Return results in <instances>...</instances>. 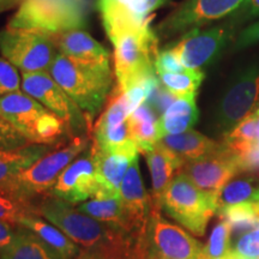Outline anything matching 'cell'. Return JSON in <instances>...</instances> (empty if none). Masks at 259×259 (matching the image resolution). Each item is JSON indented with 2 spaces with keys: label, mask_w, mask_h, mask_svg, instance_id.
I'll return each instance as SVG.
<instances>
[{
  "label": "cell",
  "mask_w": 259,
  "mask_h": 259,
  "mask_svg": "<svg viewBox=\"0 0 259 259\" xmlns=\"http://www.w3.org/2000/svg\"><path fill=\"white\" fill-rule=\"evenodd\" d=\"M259 101V65L241 70L223 93L215 111V126L223 136L251 114Z\"/></svg>",
  "instance_id": "obj_8"
},
{
  "label": "cell",
  "mask_w": 259,
  "mask_h": 259,
  "mask_svg": "<svg viewBox=\"0 0 259 259\" xmlns=\"http://www.w3.org/2000/svg\"><path fill=\"white\" fill-rule=\"evenodd\" d=\"M95 158L99 191L94 199L120 198V185L131 162L138 156L127 154L109 153L92 143Z\"/></svg>",
  "instance_id": "obj_18"
},
{
  "label": "cell",
  "mask_w": 259,
  "mask_h": 259,
  "mask_svg": "<svg viewBox=\"0 0 259 259\" xmlns=\"http://www.w3.org/2000/svg\"><path fill=\"white\" fill-rule=\"evenodd\" d=\"M32 143L28 141L14 126L0 118V150L12 151L24 148Z\"/></svg>",
  "instance_id": "obj_35"
},
{
  "label": "cell",
  "mask_w": 259,
  "mask_h": 259,
  "mask_svg": "<svg viewBox=\"0 0 259 259\" xmlns=\"http://www.w3.org/2000/svg\"><path fill=\"white\" fill-rule=\"evenodd\" d=\"M259 185L253 179L231 181L218 194V211L239 204H258Z\"/></svg>",
  "instance_id": "obj_28"
},
{
  "label": "cell",
  "mask_w": 259,
  "mask_h": 259,
  "mask_svg": "<svg viewBox=\"0 0 259 259\" xmlns=\"http://www.w3.org/2000/svg\"><path fill=\"white\" fill-rule=\"evenodd\" d=\"M21 77L22 90L48 111L63 119L71 131L82 132L90 127L92 122L84 112L47 71L21 72Z\"/></svg>",
  "instance_id": "obj_10"
},
{
  "label": "cell",
  "mask_w": 259,
  "mask_h": 259,
  "mask_svg": "<svg viewBox=\"0 0 259 259\" xmlns=\"http://www.w3.org/2000/svg\"><path fill=\"white\" fill-rule=\"evenodd\" d=\"M254 112L257 113V114H259V101L257 103V107H255V108H254Z\"/></svg>",
  "instance_id": "obj_44"
},
{
  "label": "cell",
  "mask_w": 259,
  "mask_h": 259,
  "mask_svg": "<svg viewBox=\"0 0 259 259\" xmlns=\"http://www.w3.org/2000/svg\"><path fill=\"white\" fill-rule=\"evenodd\" d=\"M28 215H40L37 205L21 202V200L0 193V220L2 221L18 226L19 221Z\"/></svg>",
  "instance_id": "obj_32"
},
{
  "label": "cell",
  "mask_w": 259,
  "mask_h": 259,
  "mask_svg": "<svg viewBox=\"0 0 259 259\" xmlns=\"http://www.w3.org/2000/svg\"><path fill=\"white\" fill-rule=\"evenodd\" d=\"M231 253L238 259L259 258V226L253 231L242 234L235 241Z\"/></svg>",
  "instance_id": "obj_33"
},
{
  "label": "cell",
  "mask_w": 259,
  "mask_h": 259,
  "mask_svg": "<svg viewBox=\"0 0 259 259\" xmlns=\"http://www.w3.org/2000/svg\"><path fill=\"white\" fill-rule=\"evenodd\" d=\"M231 229L221 220L213 227L208 244L204 246L202 259H226L232 251Z\"/></svg>",
  "instance_id": "obj_31"
},
{
  "label": "cell",
  "mask_w": 259,
  "mask_h": 259,
  "mask_svg": "<svg viewBox=\"0 0 259 259\" xmlns=\"http://www.w3.org/2000/svg\"><path fill=\"white\" fill-rule=\"evenodd\" d=\"M130 108L126 97L118 88L107 100L101 116L93 128V142L109 153L138 156L139 150L134 141L128 124Z\"/></svg>",
  "instance_id": "obj_9"
},
{
  "label": "cell",
  "mask_w": 259,
  "mask_h": 259,
  "mask_svg": "<svg viewBox=\"0 0 259 259\" xmlns=\"http://www.w3.org/2000/svg\"><path fill=\"white\" fill-rule=\"evenodd\" d=\"M47 112L40 102L21 90L0 97V118L14 126L30 143L38 120Z\"/></svg>",
  "instance_id": "obj_17"
},
{
  "label": "cell",
  "mask_w": 259,
  "mask_h": 259,
  "mask_svg": "<svg viewBox=\"0 0 259 259\" xmlns=\"http://www.w3.org/2000/svg\"><path fill=\"white\" fill-rule=\"evenodd\" d=\"M223 144V143H222ZM240 171L236 156L223 144L221 150L196 161L187 162L179 173L204 192L218 197L223 187Z\"/></svg>",
  "instance_id": "obj_15"
},
{
  "label": "cell",
  "mask_w": 259,
  "mask_h": 259,
  "mask_svg": "<svg viewBox=\"0 0 259 259\" xmlns=\"http://www.w3.org/2000/svg\"><path fill=\"white\" fill-rule=\"evenodd\" d=\"M76 259H151L145 236L141 239L122 235L107 244L82 248Z\"/></svg>",
  "instance_id": "obj_24"
},
{
  "label": "cell",
  "mask_w": 259,
  "mask_h": 259,
  "mask_svg": "<svg viewBox=\"0 0 259 259\" xmlns=\"http://www.w3.org/2000/svg\"><path fill=\"white\" fill-rule=\"evenodd\" d=\"M151 174V212H160L161 200L164 191L179 173L184 166V162L169 149L164 147L161 142L155 145L151 150L143 154Z\"/></svg>",
  "instance_id": "obj_19"
},
{
  "label": "cell",
  "mask_w": 259,
  "mask_h": 259,
  "mask_svg": "<svg viewBox=\"0 0 259 259\" xmlns=\"http://www.w3.org/2000/svg\"><path fill=\"white\" fill-rule=\"evenodd\" d=\"M160 142L174 155H177L184 164L218 153L223 147L222 142L220 143L213 141L193 130L184 134L166 136Z\"/></svg>",
  "instance_id": "obj_22"
},
{
  "label": "cell",
  "mask_w": 259,
  "mask_h": 259,
  "mask_svg": "<svg viewBox=\"0 0 259 259\" xmlns=\"http://www.w3.org/2000/svg\"><path fill=\"white\" fill-rule=\"evenodd\" d=\"M99 180L92 144L87 153L73 160L65 168L52 187L50 194L76 205L89 198H95Z\"/></svg>",
  "instance_id": "obj_14"
},
{
  "label": "cell",
  "mask_w": 259,
  "mask_h": 259,
  "mask_svg": "<svg viewBox=\"0 0 259 259\" xmlns=\"http://www.w3.org/2000/svg\"><path fill=\"white\" fill-rule=\"evenodd\" d=\"M161 87L176 97L197 95L204 79L202 70L186 69L176 73H156Z\"/></svg>",
  "instance_id": "obj_29"
},
{
  "label": "cell",
  "mask_w": 259,
  "mask_h": 259,
  "mask_svg": "<svg viewBox=\"0 0 259 259\" xmlns=\"http://www.w3.org/2000/svg\"><path fill=\"white\" fill-rule=\"evenodd\" d=\"M161 209L192 234L203 236L210 219L218 213V197L204 192L185 174L178 173L162 196Z\"/></svg>",
  "instance_id": "obj_5"
},
{
  "label": "cell",
  "mask_w": 259,
  "mask_h": 259,
  "mask_svg": "<svg viewBox=\"0 0 259 259\" xmlns=\"http://www.w3.org/2000/svg\"><path fill=\"white\" fill-rule=\"evenodd\" d=\"M218 215L229 226L233 235L245 234L259 226L255 204H239L218 211Z\"/></svg>",
  "instance_id": "obj_30"
},
{
  "label": "cell",
  "mask_w": 259,
  "mask_h": 259,
  "mask_svg": "<svg viewBox=\"0 0 259 259\" xmlns=\"http://www.w3.org/2000/svg\"><path fill=\"white\" fill-rule=\"evenodd\" d=\"M245 0H185L156 28L158 38L186 34L233 15Z\"/></svg>",
  "instance_id": "obj_11"
},
{
  "label": "cell",
  "mask_w": 259,
  "mask_h": 259,
  "mask_svg": "<svg viewBox=\"0 0 259 259\" xmlns=\"http://www.w3.org/2000/svg\"><path fill=\"white\" fill-rule=\"evenodd\" d=\"M89 9L77 0H22L9 27L29 29L54 40L65 31L85 27Z\"/></svg>",
  "instance_id": "obj_4"
},
{
  "label": "cell",
  "mask_w": 259,
  "mask_h": 259,
  "mask_svg": "<svg viewBox=\"0 0 259 259\" xmlns=\"http://www.w3.org/2000/svg\"><path fill=\"white\" fill-rule=\"evenodd\" d=\"M255 208H257V213H258V218H259V203L255 204Z\"/></svg>",
  "instance_id": "obj_45"
},
{
  "label": "cell",
  "mask_w": 259,
  "mask_h": 259,
  "mask_svg": "<svg viewBox=\"0 0 259 259\" xmlns=\"http://www.w3.org/2000/svg\"><path fill=\"white\" fill-rule=\"evenodd\" d=\"M158 118L157 112L148 102L130 114V130L139 153L144 154L151 150L161 141L158 135Z\"/></svg>",
  "instance_id": "obj_26"
},
{
  "label": "cell",
  "mask_w": 259,
  "mask_h": 259,
  "mask_svg": "<svg viewBox=\"0 0 259 259\" xmlns=\"http://www.w3.org/2000/svg\"><path fill=\"white\" fill-rule=\"evenodd\" d=\"M0 259H64L34 233L17 226L14 241L0 250Z\"/></svg>",
  "instance_id": "obj_27"
},
{
  "label": "cell",
  "mask_w": 259,
  "mask_h": 259,
  "mask_svg": "<svg viewBox=\"0 0 259 259\" xmlns=\"http://www.w3.org/2000/svg\"><path fill=\"white\" fill-rule=\"evenodd\" d=\"M16 233H17V226L0 220V250L5 248L14 241Z\"/></svg>",
  "instance_id": "obj_40"
},
{
  "label": "cell",
  "mask_w": 259,
  "mask_h": 259,
  "mask_svg": "<svg viewBox=\"0 0 259 259\" xmlns=\"http://www.w3.org/2000/svg\"><path fill=\"white\" fill-rule=\"evenodd\" d=\"M27 147H28V145H27ZM24 148L17 149V150H12V151H2V150H0V163H3V162H6V161H11V160H14V158L18 157L19 155L23 153Z\"/></svg>",
  "instance_id": "obj_41"
},
{
  "label": "cell",
  "mask_w": 259,
  "mask_h": 259,
  "mask_svg": "<svg viewBox=\"0 0 259 259\" xmlns=\"http://www.w3.org/2000/svg\"><path fill=\"white\" fill-rule=\"evenodd\" d=\"M151 259H154V258H151Z\"/></svg>",
  "instance_id": "obj_46"
},
{
  "label": "cell",
  "mask_w": 259,
  "mask_h": 259,
  "mask_svg": "<svg viewBox=\"0 0 259 259\" xmlns=\"http://www.w3.org/2000/svg\"><path fill=\"white\" fill-rule=\"evenodd\" d=\"M48 73L77 103L90 122L111 95L113 85L111 65L82 63L58 52Z\"/></svg>",
  "instance_id": "obj_1"
},
{
  "label": "cell",
  "mask_w": 259,
  "mask_h": 259,
  "mask_svg": "<svg viewBox=\"0 0 259 259\" xmlns=\"http://www.w3.org/2000/svg\"><path fill=\"white\" fill-rule=\"evenodd\" d=\"M236 27L231 22L210 29H196L184 35L173 51L185 69L202 70L218 60L235 35Z\"/></svg>",
  "instance_id": "obj_12"
},
{
  "label": "cell",
  "mask_w": 259,
  "mask_h": 259,
  "mask_svg": "<svg viewBox=\"0 0 259 259\" xmlns=\"http://www.w3.org/2000/svg\"><path fill=\"white\" fill-rule=\"evenodd\" d=\"M59 53L82 63L111 65V54L84 29H72L54 38Z\"/></svg>",
  "instance_id": "obj_20"
},
{
  "label": "cell",
  "mask_w": 259,
  "mask_h": 259,
  "mask_svg": "<svg viewBox=\"0 0 259 259\" xmlns=\"http://www.w3.org/2000/svg\"><path fill=\"white\" fill-rule=\"evenodd\" d=\"M109 40L114 46L116 88L121 93L141 80L156 76L158 37L150 23L116 32Z\"/></svg>",
  "instance_id": "obj_3"
},
{
  "label": "cell",
  "mask_w": 259,
  "mask_h": 259,
  "mask_svg": "<svg viewBox=\"0 0 259 259\" xmlns=\"http://www.w3.org/2000/svg\"><path fill=\"white\" fill-rule=\"evenodd\" d=\"M77 2L82 3V4L89 6V8H90V6H92V0H77Z\"/></svg>",
  "instance_id": "obj_43"
},
{
  "label": "cell",
  "mask_w": 259,
  "mask_h": 259,
  "mask_svg": "<svg viewBox=\"0 0 259 259\" xmlns=\"http://www.w3.org/2000/svg\"><path fill=\"white\" fill-rule=\"evenodd\" d=\"M148 253L154 259H202L204 246L186 231L151 212L147 234Z\"/></svg>",
  "instance_id": "obj_13"
},
{
  "label": "cell",
  "mask_w": 259,
  "mask_h": 259,
  "mask_svg": "<svg viewBox=\"0 0 259 259\" xmlns=\"http://www.w3.org/2000/svg\"><path fill=\"white\" fill-rule=\"evenodd\" d=\"M186 70L177 56L173 48H166L160 51L155 59V71L156 73H176Z\"/></svg>",
  "instance_id": "obj_36"
},
{
  "label": "cell",
  "mask_w": 259,
  "mask_h": 259,
  "mask_svg": "<svg viewBox=\"0 0 259 259\" xmlns=\"http://www.w3.org/2000/svg\"><path fill=\"white\" fill-rule=\"evenodd\" d=\"M18 226L34 233L40 240L44 241L48 247L56 251L64 259H73L79 254L80 248L78 245L71 240L66 234H64L58 227L41 219L40 215L24 216L19 221Z\"/></svg>",
  "instance_id": "obj_25"
},
{
  "label": "cell",
  "mask_w": 259,
  "mask_h": 259,
  "mask_svg": "<svg viewBox=\"0 0 259 259\" xmlns=\"http://www.w3.org/2000/svg\"><path fill=\"white\" fill-rule=\"evenodd\" d=\"M198 116L196 95L178 97L158 118L160 138L190 131L198 120Z\"/></svg>",
  "instance_id": "obj_23"
},
{
  "label": "cell",
  "mask_w": 259,
  "mask_h": 259,
  "mask_svg": "<svg viewBox=\"0 0 259 259\" xmlns=\"http://www.w3.org/2000/svg\"><path fill=\"white\" fill-rule=\"evenodd\" d=\"M90 144L92 142L85 135L76 136L67 145L50 151L27 169L3 184L0 193L21 202L34 204L36 197L50 194L65 168L80 153L85 151Z\"/></svg>",
  "instance_id": "obj_2"
},
{
  "label": "cell",
  "mask_w": 259,
  "mask_h": 259,
  "mask_svg": "<svg viewBox=\"0 0 259 259\" xmlns=\"http://www.w3.org/2000/svg\"><path fill=\"white\" fill-rule=\"evenodd\" d=\"M22 85V77L18 69L5 58H0V97L18 92Z\"/></svg>",
  "instance_id": "obj_34"
},
{
  "label": "cell",
  "mask_w": 259,
  "mask_h": 259,
  "mask_svg": "<svg viewBox=\"0 0 259 259\" xmlns=\"http://www.w3.org/2000/svg\"><path fill=\"white\" fill-rule=\"evenodd\" d=\"M37 209L42 218L58 227L73 242L83 246V248L107 244L126 235L79 211L78 209H74L72 204L52 194H47L42 198Z\"/></svg>",
  "instance_id": "obj_6"
},
{
  "label": "cell",
  "mask_w": 259,
  "mask_h": 259,
  "mask_svg": "<svg viewBox=\"0 0 259 259\" xmlns=\"http://www.w3.org/2000/svg\"><path fill=\"white\" fill-rule=\"evenodd\" d=\"M259 17V0H245L244 4L232 15L231 23L234 27H240L241 24L253 21Z\"/></svg>",
  "instance_id": "obj_37"
},
{
  "label": "cell",
  "mask_w": 259,
  "mask_h": 259,
  "mask_svg": "<svg viewBox=\"0 0 259 259\" xmlns=\"http://www.w3.org/2000/svg\"><path fill=\"white\" fill-rule=\"evenodd\" d=\"M0 53L21 72H48L58 50L54 41L41 32L8 25L0 31Z\"/></svg>",
  "instance_id": "obj_7"
},
{
  "label": "cell",
  "mask_w": 259,
  "mask_h": 259,
  "mask_svg": "<svg viewBox=\"0 0 259 259\" xmlns=\"http://www.w3.org/2000/svg\"><path fill=\"white\" fill-rule=\"evenodd\" d=\"M120 199L139 235L147 234L151 215V199L145 190L138 167V157L131 162L120 185Z\"/></svg>",
  "instance_id": "obj_16"
},
{
  "label": "cell",
  "mask_w": 259,
  "mask_h": 259,
  "mask_svg": "<svg viewBox=\"0 0 259 259\" xmlns=\"http://www.w3.org/2000/svg\"><path fill=\"white\" fill-rule=\"evenodd\" d=\"M257 44H259V19L239 32L234 47L236 51H240Z\"/></svg>",
  "instance_id": "obj_39"
},
{
  "label": "cell",
  "mask_w": 259,
  "mask_h": 259,
  "mask_svg": "<svg viewBox=\"0 0 259 259\" xmlns=\"http://www.w3.org/2000/svg\"><path fill=\"white\" fill-rule=\"evenodd\" d=\"M77 209L87 213V215L92 216L97 221L112 227L115 231L137 239L143 238L136 231L134 223L130 219L120 198L92 199L89 202L80 203Z\"/></svg>",
  "instance_id": "obj_21"
},
{
  "label": "cell",
  "mask_w": 259,
  "mask_h": 259,
  "mask_svg": "<svg viewBox=\"0 0 259 259\" xmlns=\"http://www.w3.org/2000/svg\"><path fill=\"white\" fill-rule=\"evenodd\" d=\"M21 3L22 0H0V14L9 11V10L15 8L16 5L21 4Z\"/></svg>",
  "instance_id": "obj_42"
},
{
  "label": "cell",
  "mask_w": 259,
  "mask_h": 259,
  "mask_svg": "<svg viewBox=\"0 0 259 259\" xmlns=\"http://www.w3.org/2000/svg\"><path fill=\"white\" fill-rule=\"evenodd\" d=\"M236 160H238V166L240 171L259 176V150L253 145L245 153L236 156Z\"/></svg>",
  "instance_id": "obj_38"
}]
</instances>
